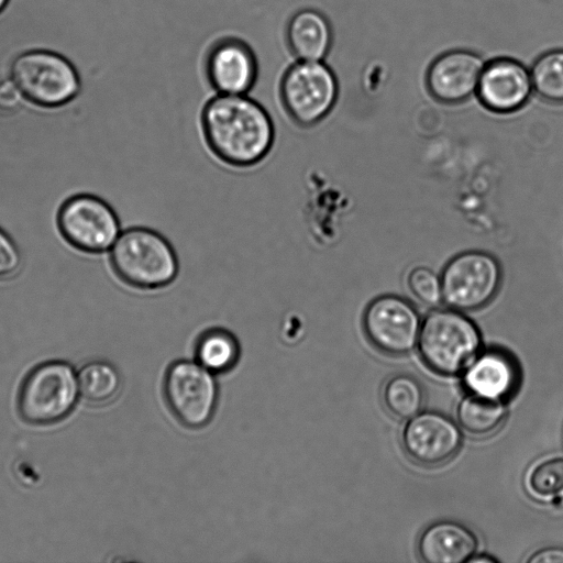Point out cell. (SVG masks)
Returning <instances> with one entry per match:
<instances>
[{
	"label": "cell",
	"instance_id": "8fae6325",
	"mask_svg": "<svg viewBox=\"0 0 563 563\" xmlns=\"http://www.w3.org/2000/svg\"><path fill=\"white\" fill-rule=\"evenodd\" d=\"M407 455L423 466H437L451 460L459 451L462 434L446 416L426 411L411 417L401 433Z\"/></svg>",
	"mask_w": 563,
	"mask_h": 563
},
{
	"label": "cell",
	"instance_id": "6da1fadb",
	"mask_svg": "<svg viewBox=\"0 0 563 563\" xmlns=\"http://www.w3.org/2000/svg\"><path fill=\"white\" fill-rule=\"evenodd\" d=\"M200 125L212 155L228 166H255L274 146L275 125L269 113L247 95L212 97L202 108Z\"/></svg>",
	"mask_w": 563,
	"mask_h": 563
},
{
	"label": "cell",
	"instance_id": "5bb4252c",
	"mask_svg": "<svg viewBox=\"0 0 563 563\" xmlns=\"http://www.w3.org/2000/svg\"><path fill=\"white\" fill-rule=\"evenodd\" d=\"M206 74L218 93L247 95L256 81L257 62L245 42L225 38L210 49Z\"/></svg>",
	"mask_w": 563,
	"mask_h": 563
},
{
	"label": "cell",
	"instance_id": "44dd1931",
	"mask_svg": "<svg viewBox=\"0 0 563 563\" xmlns=\"http://www.w3.org/2000/svg\"><path fill=\"white\" fill-rule=\"evenodd\" d=\"M385 408L399 419H410L420 412L424 393L420 382L406 373L394 374L387 378L382 389Z\"/></svg>",
	"mask_w": 563,
	"mask_h": 563
},
{
	"label": "cell",
	"instance_id": "603a6c76",
	"mask_svg": "<svg viewBox=\"0 0 563 563\" xmlns=\"http://www.w3.org/2000/svg\"><path fill=\"white\" fill-rule=\"evenodd\" d=\"M527 486L537 497L548 498L563 493V456L544 460L530 470Z\"/></svg>",
	"mask_w": 563,
	"mask_h": 563
},
{
	"label": "cell",
	"instance_id": "9a60e30c",
	"mask_svg": "<svg viewBox=\"0 0 563 563\" xmlns=\"http://www.w3.org/2000/svg\"><path fill=\"white\" fill-rule=\"evenodd\" d=\"M463 382L472 394L504 400L515 391L519 382V371L509 354L499 350H488L470 363Z\"/></svg>",
	"mask_w": 563,
	"mask_h": 563
},
{
	"label": "cell",
	"instance_id": "f1b7e54d",
	"mask_svg": "<svg viewBox=\"0 0 563 563\" xmlns=\"http://www.w3.org/2000/svg\"><path fill=\"white\" fill-rule=\"evenodd\" d=\"M11 0H0V14L8 8Z\"/></svg>",
	"mask_w": 563,
	"mask_h": 563
},
{
	"label": "cell",
	"instance_id": "3957f363",
	"mask_svg": "<svg viewBox=\"0 0 563 563\" xmlns=\"http://www.w3.org/2000/svg\"><path fill=\"white\" fill-rule=\"evenodd\" d=\"M8 74L27 102L45 109L70 103L81 89L78 67L52 48L20 51L9 60Z\"/></svg>",
	"mask_w": 563,
	"mask_h": 563
},
{
	"label": "cell",
	"instance_id": "30bf717a",
	"mask_svg": "<svg viewBox=\"0 0 563 563\" xmlns=\"http://www.w3.org/2000/svg\"><path fill=\"white\" fill-rule=\"evenodd\" d=\"M421 320L411 302L396 295L372 300L363 314V329L368 341L380 352L399 356L409 353L418 342Z\"/></svg>",
	"mask_w": 563,
	"mask_h": 563
},
{
	"label": "cell",
	"instance_id": "9c48e42d",
	"mask_svg": "<svg viewBox=\"0 0 563 563\" xmlns=\"http://www.w3.org/2000/svg\"><path fill=\"white\" fill-rule=\"evenodd\" d=\"M164 393L172 412L184 426L200 428L212 418L218 387L211 372L200 363L172 364L165 376Z\"/></svg>",
	"mask_w": 563,
	"mask_h": 563
},
{
	"label": "cell",
	"instance_id": "4316f807",
	"mask_svg": "<svg viewBox=\"0 0 563 563\" xmlns=\"http://www.w3.org/2000/svg\"><path fill=\"white\" fill-rule=\"evenodd\" d=\"M527 561L529 563H563V549L545 548L530 555Z\"/></svg>",
	"mask_w": 563,
	"mask_h": 563
},
{
	"label": "cell",
	"instance_id": "8992f818",
	"mask_svg": "<svg viewBox=\"0 0 563 563\" xmlns=\"http://www.w3.org/2000/svg\"><path fill=\"white\" fill-rule=\"evenodd\" d=\"M338 93L336 77L322 60H297L286 69L279 84L284 111L302 129L320 123L332 111Z\"/></svg>",
	"mask_w": 563,
	"mask_h": 563
},
{
	"label": "cell",
	"instance_id": "7a4b0ae2",
	"mask_svg": "<svg viewBox=\"0 0 563 563\" xmlns=\"http://www.w3.org/2000/svg\"><path fill=\"white\" fill-rule=\"evenodd\" d=\"M110 265L125 285L140 290L169 286L179 272L172 243L158 231L132 227L121 231L109 250Z\"/></svg>",
	"mask_w": 563,
	"mask_h": 563
},
{
	"label": "cell",
	"instance_id": "52a82bcc",
	"mask_svg": "<svg viewBox=\"0 0 563 563\" xmlns=\"http://www.w3.org/2000/svg\"><path fill=\"white\" fill-rule=\"evenodd\" d=\"M57 227L67 243L89 254L109 251L121 233L113 208L91 194L66 199L57 212Z\"/></svg>",
	"mask_w": 563,
	"mask_h": 563
},
{
	"label": "cell",
	"instance_id": "cb8c5ba5",
	"mask_svg": "<svg viewBox=\"0 0 563 563\" xmlns=\"http://www.w3.org/2000/svg\"><path fill=\"white\" fill-rule=\"evenodd\" d=\"M407 284L412 295L421 302L437 306L442 301L441 277L431 268L413 267L408 274Z\"/></svg>",
	"mask_w": 563,
	"mask_h": 563
},
{
	"label": "cell",
	"instance_id": "ffe728a7",
	"mask_svg": "<svg viewBox=\"0 0 563 563\" xmlns=\"http://www.w3.org/2000/svg\"><path fill=\"white\" fill-rule=\"evenodd\" d=\"M198 363L211 373L231 369L240 356L236 338L225 329L212 328L198 338L196 344Z\"/></svg>",
	"mask_w": 563,
	"mask_h": 563
},
{
	"label": "cell",
	"instance_id": "7c38bea8",
	"mask_svg": "<svg viewBox=\"0 0 563 563\" xmlns=\"http://www.w3.org/2000/svg\"><path fill=\"white\" fill-rule=\"evenodd\" d=\"M533 91L530 69L509 57L485 63L476 95L481 103L497 113H509L522 108Z\"/></svg>",
	"mask_w": 563,
	"mask_h": 563
},
{
	"label": "cell",
	"instance_id": "277c9868",
	"mask_svg": "<svg viewBox=\"0 0 563 563\" xmlns=\"http://www.w3.org/2000/svg\"><path fill=\"white\" fill-rule=\"evenodd\" d=\"M418 350L424 364L440 375H455L481 347L476 324L453 308L434 309L421 321Z\"/></svg>",
	"mask_w": 563,
	"mask_h": 563
},
{
	"label": "cell",
	"instance_id": "4fadbf2b",
	"mask_svg": "<svg viewBox=\"0 0 563 563\" xmlns=\"http://www.w3.org/2000/svg\"><path fill=\"white\" fill-rule=\"evenodd\" d=\"M485 62L475 52L452 49L439 55L426 76L430 95L443 103H459L476 93Z\"/></svg>",
	"mask_w": 563,
	"mask_h": 563
},
{
	"label": "cell",
	"instance_id": "e0dca14e",
	"mask_svg": "<svg viewBox=\"0 0 563 563\" xmlns=\"http://www.w3.org/2000/svg\"><path fill=\"white\" fill-rule=\"evenodd\" d=\"M332 36L328 19L314 9L299 10L287 24V43L298 60H323L331 48Z\"/></svg>",
	"mask_w": 563,
	"mask_h": 563
},
{
	"label": "cell",
	"instance_id": "2e32d148",
	"mask_svg": "<svg viewBox=\"0 0 563 563\" xmlns=\"http://www.w3.org/2000/svg\"><path fill=\"white\" fill-rule=\"evenodd\" d=\"M477 545L476 536L466 526L443 520L423 530L417 550L427 563H464L475 555Z\"/></svg>",
	"mask_w": 563,
	"mask_h": 563
},
{
	"label": "cell",
	"instance_id": "484cf974",
	"mask_svg": "<svg viewBox=\"0 0 563 563\" xmlns=\"http://www.w3.org/2000/svg\"><path fill=\"white\" fill-rule=\"evenodd\" d=\"M26 101L9 74L0 79V114L10 115L18 112Z\"/></svg>",
	"mask_w": 563,
	"mask_h": 563
},
{
	"label": "cell",
	"instance_id": "83f0119b",
	"mask_svg": "<svg viewBox=\"0 0 563 563\" xmlns=\"http://www.w3.org/2000/svg\"><path fill=\"white\" fill-rule=\"evenodd\" d=\"M468 562H475V563H493V562H497V560L493 556H488V555H479L477 556L476 554L468 561Z\"/></svg>",
	"mask_w": 563,
	"mask_h": 563
},
{
	"label": "cell",
	"instance_id": "d6986e66",
	"mask_svg": "<svg viewBox=\"0 0 563 563\" xmlns=\"http://www.w3.org/2000/svg\"><path fill=\"white\" fill-rule=\"evenodd\" d=\"M506 415L503 400L476 394L463 398L457 407L460 426L476 437L494 433L504 423Z\"/></svg>",
	"mask_w": 563,
	"mask_h": 563
},
{
	"label": "cell",
	"instance_id": "ac0fdd59",
	"mask_svg": "<svg viewBox=\"0 0 563 563\" xmlns=\"http://www.w3.org/2000/svg\"><path fill=\"white\" fill-rule=\"evenodd\" d=\"M81 398L93 406L112 401L120 393L122 379L117 367L108 361L92 360L77 372Z\"/></svg>",
	"mask_w": 563,
	"mask_h": 563
},
{
	"label": "cell",
	"instance_id": "ba28073f",
	"mask_svg": "<svg viewBox=\"0 0 563 563\" xmlns=\"http://www.w3.org/2000/svg\"><path fill=\"white\" fill-rule=\"evenodd\" d=\"M440 277L445 305L460 311H472L495 297L501 282V269L490 254L467 251L454 256Z\"/></svg>",
	"mask_w": 563,
	"mask_h": 563
},
{
	"label": "cell",
	"instance_id": "5b68a950",
	"mask_svg": "<svg viewBox=\"0 0 563 563\" xmlns=\"http://www.w3.org/2000/svg\"><path fill=\"white\" fill-rule=\"evenodd\" d=\"M79 396L75 368L65 361H46L23 378L16 397L18 413L29 424H54L71 413Z\"/></svg>",
	"mask_w": 563,
	"mask_h": 563
},
{
	"label": "cell",
	"instance_id": "d4e9b609",
	"mask_svg": "<svg viewBox=\"0 0 563 563\" xmlns=\"http://www.w3.org/2000/svg\"><path fill=\"white\" fill-rule=\"evenodd\" d=\"M22 263L20 250L13 239L0 228V279L14 275Z\"/></svg>",
	"mask_w": 563,
	"mask_h": 563
},
{
	"label": "cell",
	"instance_id": "7402d4cb",
	"mask_svg": "<svg viewBox=\"0 0 563 563\" xmlns=\"http://www.w3.org/2000/svg\"><path fill=\"white\" fill-rule=\"evenodd\" d=\"M533 91L543 100L563 103V49L541 54L530 68Z\"/></svg>",
	"mask_w": 563,
	"mask_h": 563
}]
</instances>
